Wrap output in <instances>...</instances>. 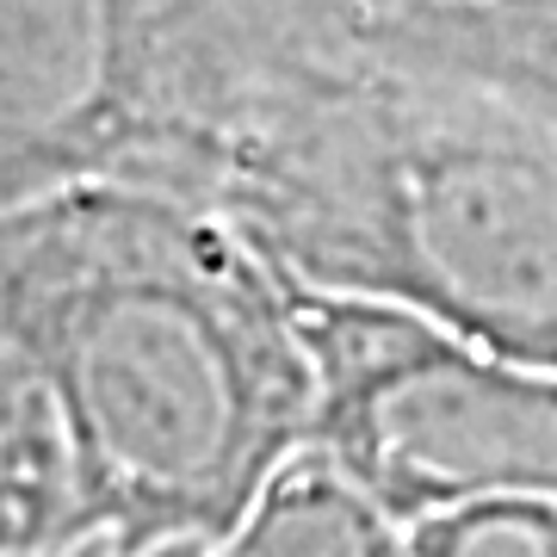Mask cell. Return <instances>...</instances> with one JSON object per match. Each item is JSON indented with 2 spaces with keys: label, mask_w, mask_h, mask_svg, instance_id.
Segmentation results:
<instances>
[{
  "label": "cell",
  "mask_w": 557,
  "mask_h": 557,
  "mask_svg": "<svg viewBox=\"0 0 557 557\" xmlns=\"http://www.w3.org/2000/svg\"><path fill=\"white\" fill-rule=\"evenodd\" d=\"M0 341L69 440L81 552H230L317 434L298 278L205 193L62 180L7 199Z\"/></svg>",
  "instance_id": "1"
},
{
  "label": "cell",
  "mask_w": 557,
  "mask_h": 557,
  "mask_svg": "<svg viewBox=\"0 0 557 557\" xmlns=\"http://www.w3.org/2000/svg\"><path fill=\"white\" fill-rule=\"evenodd\" d=\"M211 199L304 285L557 366V143L354 32L242 124Z\"/></svg>",
  "instance_id": "2"
},
{
  "label": "cell",
  "mask_w": 557,
  "mask_h": 557,
  "mask_svg": "<svg viewBox=\"0 0 557 557\" xmlns=\"http://www.w3.org/2000/svg\"><path fill=\"white\" fill-rule=\"evenodd\" d=\"M354 0H0V205L62 180L218 186Z\"/></svg>",
  "instance_id": "3"
},
{
  "label": "cell",
  "mask_w": 557,
  "mask_h": 557,
  "mask_svg": "<svg viewBox=\"0 0 557 557\" xmlns=\"http://www.w3.org/2000/svg\"><path fill=\"white\" fill-rule=\"evenodd\" d=\"M317 434L397 520L483 490L557 496V366L496 354L391 298L298 278Z\"/></svg>",
  "instance_id": "4"
},
{
  "label": "cell",
  "mask_w": 557,
  "mask_h": 557,
  "mask_svg": "<svg viewBox=\"0 0 557 557\" xmlns=\"http://www.w3.org/2000/svg\"><path fill=\"white\" fill-rule=\"evenodd\" d=\"M384 57L458 75L557 143V0H391L359 7Z\"/></svg>",
  "instance_id": "5"
},
{
  "label": "cell",
  "mask_w": 557,
  "mask_h": 557,
  "mask_svg": "<svg viewBox=\"0 0 557 557\" xmlns=\"http://www.w3.org/2000/svg\"><path fill=\"white\" fill-rule=\"evenodd\" d=\"M409 527L397 508L359 478L341 453L322 440H304L298 453L278 465L273 478L255 490L248 515H242L230 552L273 557V552H403Z\"/></svg>",
  "instance_id": "6"
},
{
  "label": "cell",
  "mask_w": 557,
  "mask_h": 557,
  "mask_svg": "<svg viewBox=\"0 0 557 557\" xmlns=\"http://www.w3.org/2000/svg\"><path fill=\"white\" fill-rule=\"evenodd\" d=\"M81 552V496L69 440L7 341H0V557Z\"/></svg>",
  "instance_id": "7"
},
{
  "label": "cell",
  "mask_w": 557,
  "mask_h": 557,
  "mask_svg": "<svg viewBox=\"0 0 557 557\" xmlns=\"http://www.w3.org/2000/svg\"><path fill=\"white\" fill-rule=\"evenodd\" d=\"M403 552L416 557H557V496L483 490L409 520Z\"/></svg>",
  "instance_id": "8"
},
{
  "label": "cell",
  "mask_w": 557,
  "mask_h": 557,
  "mask_svg": "<svg viewBox=\"0 0 557 557\" xmlns=\"http://www.w3.org/2000/svg\"><path fill=\"white\" fill-rule=\"evenodd\" d=\"M354 7H391V0H354Z\"/></svg>",
  "instance_id": "9"
}]
</instances>
